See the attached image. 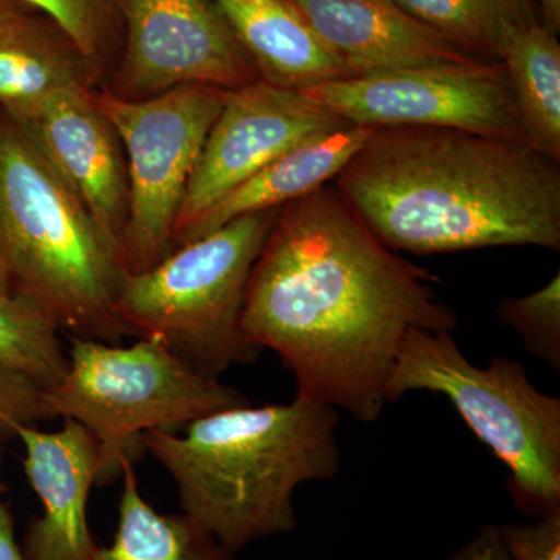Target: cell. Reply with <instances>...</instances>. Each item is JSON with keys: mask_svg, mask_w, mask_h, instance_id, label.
<instances>
[{"mask_svg": "<svg viewBox=\"0 0 560 560\" xmlns=\"http://www.w3.org/2000/svg\"><path fill=\"white\" fill-rule=\"evenodd\" d=\"M433 279L327 184L278 210L246 285L243 335L278 353L298 397L374 423L408 331L458 327Z\"/></svg>", "mask_w": 560, "mask_h": 560, "instance_id": "cell-1", "label": "cell"}, {"mask_svg": "<svg viewBox=\"0 0 560 560\" xmlns=\"http://www.w3.org/2000/svg\"><path fill=\"white\" fill-rule=\"evenodd\" d=\"M559 164L528 143L477 132L381 127L334 186L393 250H559Z\"/></svg>", "mask_w": 560, "mask_h": 560, "instance_id": "cell-2", "label": "cell"}, {"mask_svg": "<svg viewBox=\"0 0 560 560\" xmlns=\"http://www.w3.org/2000/svg\"><path fill=\"white\" fill-rule=\"evenodd\" d=\"M338 422L337 408L296 396L212 412L183 434L147 431L140 442L171 474L183 514L237 552L296 529V489L340 471Z\"/></svg>", "mask_w": 560, "mask_h": 560, "instance_id": "cell-3", "label": "cell"}, {"mask_svg": "<svg viewBox=\"0 0 560 560\" xmlns=\"http://www.w3.org/2000/svg\"><path fill=\"white\" fill-rule=\"evenodd\" d=\"M0 259L72 337L120 345L116 246L20 125L0 127Z\"/></svg>", "mask_w": 560, "mask_h": 560, "instance_id": "cell-4", "label": "cell"}, {"mask_svg": "<svg viewBox=\"0 0 560 560\" xmlns=\"http://www.w3.org/2000/svg\"><path fill=\"white\" fill-rule=\"evenodd\" d=\"M412 390L442 394L510 471L515 506L533 518L560 512V399L530 383L518 361L475 366L452 331L412 329L386 385V404Z\"/></svg>", "mask_w": 560, "mask_h": 560, "instance_id": "cell-5", "label": "cell"}, {"mask_svg": "<svg viewBox=\"0 0 560 560\" xmlns=\"http://www.w3.org/2000/svg\"><path fill=\"white\" fill-rule=\"evenodd\" d=\"M278 210L238 217L149 270L124 275L116 313L127 334L161 341L213 378L253 363L260 350L243 335V302Z\"/></svg>", "mask_w": 560, "mask_h": 560, "instance_id": "cell-6", "label": "cell"}, {"mask_svg": "<svg viewBox=\"0 0 560 560\" xmlns=\"http://www.w3.org/2000/svg\"><path fill=\"white\" fill-rule=\"evenodd\" d=\"M249 404L154 338L120 346L70 337L68 371L44 390L49 419L77 420L97 441V486L120 478L125 460L135 463L147 431H172Z\"/></svg>", "mask_w": 560, "mask_h": 560, "instance_id": "cell-7", "label": "cell"}, {"mask_svg": "<svg viewBox=\"0 0 560 560\" xmlns=\"http://www.w3.org/2000/svg\"><path fill=\"white\" fill-rule=\"evenodd\" d=\"M226 94L189 84L149 98L92 95L128 156V215L117 248L125 275L172 253L180 201Z\"/></svg>", "mask_w": 560, "mask_h": 560, "instance_id": "cell-8", "label": "cell"}, {"mask_svg": "<svg viewBox=\"0 0 560 560\" xmlns=\"http://www.w3.org/2000/svg\"><path fill=\"white\" fill-rule=\"evenodd\" d=\"M301 92L348 124L448 128L529 145L506 70L497 61L389 70Z\"/></svg>", "mask_w": 560, "mask_h": 560, "instance_id": "cell-9", "label": "cell"}, {"mask_svg": "<svg viewBox=\"0 0 560 560\" xmlns=\"http://www.w3.org/2000/svg\"><path fill=\"white\" fill-rule=\"evenodd\" d=\"M127 46L121 98H149L189 84L234 91L260 80L213 0H120Z\"/></svg>", "mask_w": 560, "mask_h": 560, "instance_id": "cell-10", "label": "cell"}, {"mask_svg": "<svg viewBox=\"0 0 560 560\" xmlns=\"http://www.w3.org/2000/svg\"><path fill=\"white\" fill-rule=\"evenodd\" d=\"M348 125L301 91L264 80L228 91L191 173L176 219L180 232L220 198L305 140Z\"/></svg>", "mask_w": 560, "mask_h": 560, "instance_id": "cell-11", "label": "cell"}, {"mask_svg": "<svg viewBox=\"0 0 560 560\" xmlns=\"http://www.w3.org/2000/svg\"><path fill=\"white\" fill-rule=\"evenodd\" d=\"M16 124L77 195L103 235L119 248L128 215L127 167L119 138L90 90L57 92Z\"/></svg>", "mask_w": 560, "mask_h": 560, "instance_id": "cell-12", "label": "cell"}, {"mask_svg": "<svg viewBox=\"0 0 560 560\" xmlns=\"http://www.w3.org/2000/svg\"><path fill=\"white\" fill-rule=\"evenodd\" d=\"M24 469L43 504V515L25 537L27 560H92L95 545L88 525V500L97 485L98 445L73 419L60 430L20 425Z\"/></svg>", "mask_w": 560, "mask_h": 560, "instance_id": "cell-13", "label": "cell"}, {"mask_svg": "<svg viewBox=\"0 0 560 560\" xmlns=\"http://www.w3.org/2000/svg\"><path fill=\"white\" fill-rule=\"evenodd\" d=\"M350 75L478 60L394 0H290Z\"/></svg>", "mask_w": 560, "mask_h": 560, "instance_id": "cell-14", "label": "cell"}, {"mask_svg": "<svg viewBox=\"0 0 560 560\" xmlns=\"http://www.w3.org/2000/svg\"><path fill=\"white\" fill-rule=\"evenodd\" d=\"M213 2L260 80L302 91L352 77L290 0Z\"/></svg>", "mask_w": 560, "mask_h": 560, "instance_id": "cell-15", "label": "cell"}, {"mask_svg": "<svg viewBox=\"0 0 560 560\" xmlns=\"http://www.w3.org/2000/svg\"><path fill=\"white\" fill-rule=\"evenodd\" d=\"M375 127L342 125L300 143L220 198L175 238L184 245L238 217L283 208L330 184L364 145Z\"/></svg>", "mask_w": 560, "mask_h": 560, "instance_id": "cell-16", "label": "cell"}, {"mask_svg": "<svg viewBox=\"0 0 560 560\" xmlns=\"http://www.w3.org/2000/svg\"><path fill=\"white\" fill-rule=\"evenodd\" d=\"M92 69L79 49L44 16L0 32V105L14 121L70 88H88Z\"/></svg>", "mask_w": 560, "mask_h": 560, "instance_id": "cell-17", "label": "cell"}, {"mask_svg": "<svg viewBox=\"0 0 560 560\" xmlns=\"http://www.w3.org/2000/svg\"><path fill=\"white\" fill-rule=\"evenodd\" d=\"M529 145L560 162V44L540 21L511 28L499 47Z\"/></svg>", "mask_w": 560, "mask_h": 560, "instance_id": "cell-18", "label": "cell"}, {"mask_svg": "<svg viewBox=\"0 0 560 560\" xmlns=\"http://www.w3.org/2000/svg\"><path fill=\"white\" fill-rule=\"evenodd\" d=\"M120 478L116 536L108 547L95 548L92 560H234V552L187 515L154 510L140 492L132 460H125Z\"/></svg>", "mask_w": 560, "mask_h": 560, "instance_id": "cell-19", "label": "cell"}, {"mask_svg": "<svg viewBox=\"0 0 560 560\" xmlns=\"http://www.w3.org/2000/svg\"><path fill=\"white\" fill-rule=\"evenodd\" d=\"M453 46L499 62V47L514 27L540 21L536 0H394Z\"/></svg>", "mask_w": 560, "mask_h": 560, "instance_id": "cell-20", "label": "cell"}, {"mask_svg": "<svg viewBox=\"0 0 560 560\" xmlns=\"http://www.w3.org/2000/svg\"><path fill=\"white\" fill-rule=\"evenodd\" d=\"M58 320L20 291L0 293V363L47 390L68 371Z\"/></svg>", "mask_w": 560, "mask_h": 560, "instance_id": "cell-21", "label": "cell"}, {"mask_svg": "<svg viewBox=\"0 0 560 560\" xmlns=\"http://www.w3.org/2000/svg\"><path fill=\"white\" fill-rule=\"evenodd\" d=\"M54 22L80 54L97 65L120 21V0H13Z\"/></svg>", "mask_w": 560, "mask_h": 560, "instance_id": "cell-22", "label": "cell"}, {"mask_svg": "<svg viewBox=\"0 0 560 560\" xmlns=\"http://www.w3.org/2000/svg\"><path fill=\"white\" fill-rule=\"evenodd\" d=\"M504 326L522 338L525 349L552 370H560V275L526 296L504 298L497 308Z\"/></svg>", "mask_w": 560, "mask_h": 560, "instance_id": "cell-23", "label": "cell"}, {"mask_svg": "<svg viewBox=\"0 0 560 560\" xmlns=\"http://www.w3.org/2000/svg\"><path fill=\"white\" fill-rule=\"evenodd\" d=\"M43 419H49L44 389L0 363V433H14L16 427Z\"/></svg>", "mask_w": 560, "mask_h": 560, "instance_id": "cell-24", "label": "cell"}, {"mask_svg": "<svg viewBox=\"0 0 560 560\" xmlns=\"http://www.w3.org/2000/svg\"><path fill=\"white\" fill-rule=\"evenodd\" d=\"M512 560H560V512L525 525L500 526Z\"/></svg>", "mask_w": 560, "mask_h": 560, "instance_id": "cell-25", "label": "cell"}, {"mask_svg": "<svg viewBox=\"0 0 560 560\" xmlns=\"http://www.w3.org/2000/svg\"><path fill=\"white\" fill-rule=\"evenodd\" d=\"M451 560H512L501 539L500 526H482L480 534L464 545Z\"/></svg>", "mask_w": 560, "mask_h": 560, "instance_id": "cell-26", "label": "cell"}, {"mask_svg": "<svg viewBox=\"0 0 560 560\" xmlns=\"http://www.w3.org/2000/svg\"><path fill=\"white\" fill-rule=\"evenodd\" d=\"M0 560H27L14 537L13 521L2 501H0Z\"/></svg>", "mask_w": 560, "mask_h": 560, "instance_id": "cell-27", "label": "cell"}, {"mask_svg": "<svg viewBox=\"0 0 560 560\" xmlns=\"http://www.w3.org/2000/svg\"><path fill=\"white\" fill-rule=\"evenodd\" d=\"M33 16V11L25 9L13 0H0V32L22 24Z\"/></svg>", "mask_w": 560, "mask_h": 560, "instance_id": "cell-28", "label": "cell"}, {"mask_svg": "<svg viewBox=\"0 0 560 560\" xmlns=\"http://www.w3.org/2000/svg\"><path fill=\"white\" fill-rule=\"evenodd\" d=\"M536 3L541 24L558 35L560 31V0H536Z\"/></svg>", "mask_w": 560, "mask_h": 560, "instance_id": "cell-29", "label": "cell"}, {"mask_svg": "<svg viewBox=\"0 0 560 560\" xmlns=\"http://www.w3.org/2000/svg\"><path fill=\"white\" fill-rule=\"evenodd\" d=\"M10 278L9 271H7L5 264L0 259V293H5V291H10Z\"/></svg>", "mask_w": 560, "mask_h": 560, "instance_id": "cell-30", "label": "cell"}]
</instances>
